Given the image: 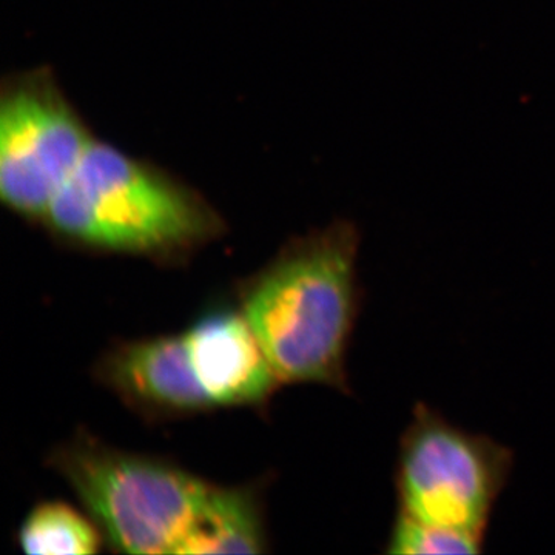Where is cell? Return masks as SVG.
I'll use <instances>...</instances> for the list:
<instances>
[{
  "label": "cell",
  "mask_w": 555,
  "mask_h": 555,
  "mask_svg": "<svg viewBox=\"0 0 555 555\" xmlns=\"http://www.w3.org/2000/svg\"><path fill=\"white\" fill-rule=\"evenodd\" d=\"M47 462L107 545L126 554H178L211 483L169 459L124 451L90 433L51 449Z\"/></svg>",
  "instance_id": "3"
},
{
  "label": "cell",
  "mask_w": 555,
  "mask_h": 555,
  "mask_svg": "<svg viewBox=\"0 0 555 555\" xmlns=\"http://www.w3.org/2000/svg\"><path fill=\"white\" fill-rule=\"evenodd\" d=\"M360 230L337 219L288 240L235 288V305L283 385L350 393L347 352L360 315Z\"/></svg>",
  "instance_id": "1"
},
{
  "label": "cell",
  "mask_w": 555,
  "mask_h": 555,
  "mask_svg": "<svg viewBox=\"0 0 555 555\" xmlns=\"http://www.w3.org/2000/svg\"><path fill=\"white\" fill-rule=\"evenodd\" d=\"M94 139L50 68L5 76L0 87L3 206L42 225Z\"/></svg>",
  "instance_id": "5"
},
{
  "label": "cell",
  "mask_w": 555,
  "mask_h": 555,
  "mask_svg": "<svg viewBox=\"0 0 555 555\" xmlns=\"http://www.w3.org/2000/svg\"><path fill=\"white\" fill-rule=\"evenodd\" d=\"M16 542L22 553L30 555H93L107 545L86 509L61 500L31 507L17 529Z\"/></svg>",
  "instance_id": "9"
},
{
  "label": "cell",
  "mask_w": 555,
  "mask_h": 555,
  "mask_svg": "<svg viewBox=\"0 0 555 555\" xmlns=\"http://www.w3.org/2000/svg\"><path fill=\"white\" fill-rule=\"evenodd\" d=\"M93 375L147 423L215 411L196 377L182 332L115 343L98 358Z\"/></svg>",
  "instance_id": "6"
},
{
  "label": "cell",
  "mask_w": 555,
  "mask_h": 555,
  "mask_svg": "<svg viewBox=\"0 0 555 555\" xmlns=\"http://www.w3.org/2000/svg\"><path fill=\"white\" fill-rule=\"evenodd\" d=\"M182 334L215 409H264L283 386L238 306H214Z\"/></svg>",
  "instance_id": "7"
},
{
  "label": "cell",
  "mask_w": 555,
  "mask_h": 555,
  "mask_svg": "<svg viewBox=\"0 0 555 555\" xmlns=\"http://www.w3.org/2000/svg\"><path fill=\"white\" fill-rule=\"evenodd\" d=\"M42 225L65 246L159 266L182 264L225 233L224 218L198 190L100 139Z\"/></svg>",
  "instance_id": "2"
},
{
  "label": "cell",
  "mask_w": 555,
  "mask_h": 555,
  "mask_svg": "<svg viewBox=\"0 0 555 555\" xmlns=\"http://www.w3.org/2000/svg\"><path fill=\"white\" fill-rule=\"evenodd\" d=\"M269 543L261 486L211 481L178 554H262Z\"/></svg>",
  "instance_id": "8"
},
{
  "label": "cell",
  "mask_w": 555,
  "mask_h": 555,
  "mask_svg": "<svg viewBox=\"0 0 555 555\" xmlns=\"http://www.w3.org/2000/svg\"><path fill=\"white\" fill-rule=\"evenodd\" d=\"M513 465L509 448L467 433L436 409L416 403L398 449V513L485 534Z\"/></svg>",
  "instance_id": "4"
},
{
  "label": "cell",
  "mask_w": 555,
  "mask_h": 555,
  "mask_svg": "<svg viewBox=\"0 0 555 555\" xmlns=\"http://www.w3.org/2000/svg\"><path fill=\"white\" fill-rule=\"evenodd\" d=\"M485 534L425 524L398 513L385 553L392 555H476L483 551Z\"/></svg>",
  "instance_id": "10"
}]
</instances>
